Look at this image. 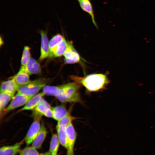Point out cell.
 Instances as JSON below:
<instances>
[{
	"label": "cell",
	"instance_id": "obj_1",
	"mask_svg": "<svg viewBox=\"0 0 155 155\" xmlns=\"http://www.w3.org/2000/svg\"><path fill=\"white\" fill-rule=\"evenodd\" d=\"M71 78L80 84L83 85L90 92H96L102 90L110 81L104 74H92L84 77L71 76Z\"/></svg>",
	"mask_w": 155,
	"mask_h": 155
},
{
	"label": "cell",
	"instance_id": "obj_2",
	"mask_svg": "<svg viewBox=\"0 0 155 155\" xmlns=\"http://www.w3.org/2000/svg\"><path fill=\"white\" fill-rule=\"evenodd\" d=\"M80 85L75 82L62 85L61 90L56 98L62 102H80L81 98L78 90Z\"/></svg>",
	"mask_w": 155,
	"mask_h": 155
},
{
	"label": "cell",
	"instance_id": "obj_3",
	"mask_svg": "<svg viewBox=\"0 0 155 155\" xmlns=\"http://www.w3.org/2000/svg\"><path fill=\"white\" fill-rule=\"evenodd\" d=\"M48 78H41L30 81L19 86L18 93L29 96H34L43 88L49 81Z\"/></svg>",
	"mask_w": 155,
	"mask_h": 155
},
{
	"label": "cell",
	"instance_id": "obj_4",
	"mask_svg": "<svg viewBox=\"0 0 155 155\" xmlns=\"http://www.w3.org/2000/svg\"><path fill=\"white\" fill-rule=\"evenodd\" d=\"M34 121L24 138L25 142L28 145L32 143L38 133L40 128V120L41 117H34Z\"/></svg>",
	"mask_w": 155,
	"mask_h": 155
},
{
	"label": "cell",
	"instance_id": "obj_5",
	"mask_svg": "<svg viewBox=\"0 0 155 155\" xmlns=\"http://www.w3.org/2000/svg\"><path fill=\"white\" fill-rule=\"evenodd\" d=\"M34 96H27L17 93L14 96L9 104L4 111L7 113L25 105Z\"/></svg>",
	"mask_w": 155,
	"mask_h": 155
},
{
	"label": "cell",
	"instance_id": "obj_6",
	"mask_svg": "<svg viewBox=\"0 0 155 155\" xmlns=\"http://www.w3.org/2000/svg\"><path fill=\"white\" fill-rule=\"evenodd\" d=\"M65 130L67 144V155H74L73 149L76 133L72 123L66 127Z\"/></svg>",
	"mask_w": 155,
	"mask_h": 155
},
{
	"label": "cell",
	"instance_id": "obj_7",
	"mask_svg": "<svg viewBox=\"0 0 155 155\" xmlns=\"http://www.w3.org/2000/svg\"><path fill=\"white\" fill-rule=\"evenodd\" d=\"M65 64H72L78 63L80 60V56L74 48L71 42H68L67 48L63 55Z\"/></svg>",
	"mask_w": 155,
	"mask_h": 155
},
{
	"label": "cell",
	"instance_id": "obj_8",
	"mask_svg": "<svg viewBox=\"0 0 155 155\" xmlns=\"http://www.w3.org/2000/svg\"><path fill=\"white\" fill-rule=\"evenodd\" d=\"M18 72H25L29 75L39 74L41 72V69L38 62L31 57L25 65L21 66Z\"/></svg>",
	"mask_w": 155,
	"mask_h": 155
},
{
	"label": "cell",
	"instance_id": "obj_9",
	"mask_svg": "<svg viewBox=\"0 0 155 155\" xmlns=\"http://www.w3.org/2000/svg\"><path fill=\"white\" fill-rule=\"evenodd\" d=\"M41 45L40 59L42 60L49 57V42L46 31L41 30Z\"/></svg>",
	"mask_w": 155,
	"mask_h": 155
},
{
	"label": "cell",
	"instance_id": "obj_10",
	"mask_svg": "<svg viewBox=\"0 0 155 155\" xmlns=\"http://www.w3.org/2000/svg\"><path fill=\"white\" fill-rule=\"evenodd\" d=\"M44 95L45 94L42 92L35 95L28 100L23 107L19 110L18 112H19L25 110H33Z\"/></svg>",
	"mask_w": 155,
	"mask_h": 155
},
{
	"label": "cell",
	"instance_id": "obj_11",
	"mask_svg": "<svg viewBox=\"0 0 155 155\" xmlns=\"http://www.w3.org/2000/svg\"><path fill=\"white\" fill-rule=\"evenodd\" d=\"M24 139L11 146L2 147L0 149V155H16L20 151Z\"/></svg>",
	"mask_w": 155,
	"mask_h": 155
},
{
	"label": "cell",
	"instance_id": "obj_12",
	"mask_svg": "<svg viewBox=\"0 0 155 155\" xmlns=\"http://www.w3.org/2000/svg\"><path fill=\"white\" fill-rule=\"evenodd\" d=\"M47 134L46 129L44 124H42L38 133L32 142L31 146L36 149L40 148Z\"/></svg>",
	"mask_w": 155,
	"mask_h": 155
},
{
	"label": "cell",
	"instance_id": "obj_13",
	"mask_svg": "<svg viewBox=\"0 0 155 155\" xmlns=\"http://www.w3.org/2000/svg\"><path fill=\"white\" fill-rule=\"evenodd\" d=\"M19 86L12 78L2 82L0 86V92H5L15 94L16 91H17Z\"/></svg>",
	"mask_w": 155,
	"mask_h": 155
},
{
	"label": "cell",
	"instance_id": "obj_14",
	"mask_svg": "<svg viewBox=\"0 0 155 155\" xmlns=\"http://www.w3.org/2000/svg\"><path fill=\"white\" fill-rule=\"evenodd\" d=\"M82 9L88 13L91 17L92 23L97 28V26L95 20L94 10L90 0H78Z\"/></svg>",
	"mask_w": 155,
	"mask_h": 155
},
{
	"label": "cell",
	"instance_id": "obj_15",
	"mask_svg": "<svg viewBox=\"0 0 155 155\" xmlns=\"http://www.w3.org/2000/svg\"><path fill=\"white\" fill-rule=\"evenodd\" d=\"M50 108H51L50 105L42 98L33 110V116L42 117L46 110Z\"/></svg>",
	"mask_w": 155,
	"mask_h": 155
},
{
	"label": "cell",
	"instance_id": "obj_16",
	"mask_svg": "<svg viewBox=\"0 0 155 155\" xmlns=\"http://www.w3.org/2000/svg\"><path fill=\"white\" fill-rule=\"evenodd\" d=\"M66 127L57 126V135L60 144L66 149L67 148V134L65 130Z\"/></svg>",
	"mask_w": 155,
	"mask_h": 155
},
{
	"label": "cell",
	"instance_id": "obj_17",
	"mask_svg": "<svg viewBox=\"0 0 155 155\" xmlns=\"http://www.w3.org/2000/svg\"><path fill=\"white\" fill-rule=\"evenodd\" d=\"M60 34H57L54 36L49 42V57H53L54 52L58 44L64 38Z\"/></svg>",
	"mask_w": 155,
	"mask_h": 155
},
{
	"label": "cell",
	"instance_id": "obj_18",
	"mask_svg": "<svg viewBox=\"0 0 155 155\" xmlns=\"http://www.w3.org/2000/svg\"><path fill=\"white\" fill-rule=\"evenodd\" d=\"M62 85L57 86L46 85L42 88V92L45 95L54 96L56 97L59 94Z\"/></svg>",
	"mask_w": 155,
	"mask_h": 155
},
{
	"label": "cell",
	"instance_id": "obj_19",
	"mask_svg": "<svg viewBox=\"0 0 155 155\" xmlns=\"http://www.w3.org/2000/svg\"><path fill=\"white\" fill-rule=\"evenodd\" d=\"M14 94L7 92H0V110L3 111L9 101L12 100L14 96Z\"/></svg>",
	"mask_w": 155,
	"mask_h": 155
},
{
	"label": "cell",
	"instance_id": "obj_20",
	"mask_svg": "<svg viewBox=\"0 0 155 155\" xmlns=\"http://www.w3.org/2000/svg\"><path fill=\"white\" fill-rule=\"evenodd\" d=\"M53 115V118L58 121L69 113L66 108L62 106H56L52 108Z\"/></svg>",
	"mask_w": 155,
	"mask_h": 155
},
{
	"label": "cell",
	"instance_id": "obj_21",
	"mask_svg": "<svg viewBox=\"0 0 155 155\" xmlns=\"http://www.w3.org/2000/svg\"><path fill=\"white\" fill-rule=\"evenodd\" d=\"M29 75L25 72H18L12 78L19 86H21L27 84L30 81Z\"/></svg>",
	"mask_w": 155,
	"mask_h": 155
},
{
	"label": "cell",
	"instance_id": "obj_22",
	"mask_svg": "<svg viewBox=\"0 0 155 155\" xmlns=\"http://www.w3.org/2000/svg\"><path fill=\"white\" fill-rule=\"evenodd\" d=\"M68 44V42L64 38L56 48L53 53V57H58L63 55Z\"/></svg>",
	"mask_w": 155,
	"mask_h": 155
},
{
	"label": "cell",
	"instance_id": "obj_23",
	"mask_svg": "<svg viewBox=\"0 0 155 155\" xmlns=\"http://www.w3.org/2000/svg\"><path fill=\"white\" fill-rule=\"evenodd\" d=\"M59 143L57 135L53 134L51 139L49 148V151L52 155H57Z\"/></svg>",
	"mask_w": 155,
	"mask_h": 155
},
{
	"label": "cell",
	"instance_id": "obj_24",
	"mask_svg": "<svg viewBox=\"0 0 155 155\" xmlns=\"http://www.w3.org/2000/svg\"><path fill=\"white\" fill-rule=\"evenodd\" d=\"M76 119V118L72 116L68 113L67 114L58 121L57 126H63L66 127L67 125L72 123V122Z\"/></svg>",
	"mask_w": 155,
	"mask_h": 155
},
{
	"label": "cell",
	"instance_id": "obj_25",
	"mask_svg": "<svg viewBox=\"0 0 155 155\" xmlns=\"http://www.w3.org/2000/svg\"><path fill=\"white\" fill-rule=\"evenodd\" d=\"M30 49L28 46L24 47L21 60V66L25 65L31 58Z\"/></svg>",
	"mask_w": 155,
	"mask_h": 155
},
{
	"label": "cell",
	"instance_id": "obj_26",
	"mask_svg": "<svg viewBox=\"0 0 155 155\" xmlns=\"http://www.w3.org/2000/svg\"><path fill=\"white\" fill-rule=\"evenodd\" d=\"M20 155H40L36 149L32 146H27L19 151Z\"/></svg>",
	"mask_w": 155,
	"mask_h": 155
},
{
	"label": "cell",
	"instance_id": "obj_27",
	"mask_svg": "<svg viewBox=\"0 0 155 155\" xmlns=\"http://www.w3.org/2000/svg\"><path fill=\"white\" fill-rule=\"evenodd\" d=\"M44 115L48 117L53 118V113L52 108H48L44 113Z\"/></svg>",
	"mask_w": 155,
	"mask_h": 155
},
{
	"label": "cell",
	"instance_id": "obj_28",
	"mask_svg": "<svg viewBox=\"0 0 155 155\" xmlns=\"http://www.w3.org/2000/svg\"><path fill=\"white\" fill-rule=\"evenodd\" d=\"M40 155H52V154L49 151L42 154H40Z\"/></svg>",
	"mask_w": 155,
	"mask_h": 155
}]
</instances>
